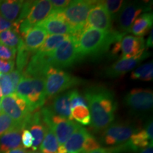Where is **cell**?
I'll list each match as a JSON object with an SVG mask.
<instances>
[{
    "label": "cell",
    "instance_id": "obj_40",
    "mask_svg": "<svg viewBox=\"0 0 153 153\" xmlns=\"http://www.w3.org/2000/svg\"><path fill=\"white\" fill-rule=\"evenodd\" d=\"M14 61L4 60L0 59V73L9 74L14 70Z\"/></svg>",
    "mask_w": 153,
    "mask_h": 153
},
{
    "label": "cell",
    "instance_id": "obj_43",
    "mask_svg": "<svg viewBox=\"0 0 153 153\" xmlns=\"http://www.w3.org/2000/svg\"><path fill=\"white\" fill-rule=\"evenodd\" d=\"M89 153H119L117 147H114V148H99L97 150H95L94 151Z\"/></svg>",
    "mask_w": 153,
    "mask_h": 153
},
{
    "label": "cell",
    "instance_id": "obj_33",
    "mask_svg": "<svg viewBox=\"0 0 153 153\" xmlns=\"http://www.w3.org/2000/svg\"><path fill=\"white\" fill-rule=\"evenodd\" d=\"M100 2L104 5L105 9L109 14L112 21H114L116 19V17L119 14L125 1L121 0H106V1H100Z\"/></svg>",
    "mask_w": 153,
    "mask_h": 153
},
{
    "label": "cell",
    "instance_id": "obj_15",
    "mask_svg": "<svg viewBox=\"0 0 153 153\" xmlns=\"http://www.w3.org/2000/svg\"><path fill=\"white\" fill-rule=\"evenodd\" d=\"M51 53L37 51L32 55L27 66L23 72L24 77L45 79L47 70L50 67H51Z\"/></svg>",
    "mask_w": 153,
    "mask_h": 153
},
{
    "label": "cell",
    "instance_id": "obj_39",
    "mask_svg": "<svg viewBox=\"0 0 153 153\" xmlns=\"http://www.w3.org/2000/svg\"><path fill=\"white\" fill-rule=\"evenodd\" d=\"M33 143V138L28 129H24L22 133V144L24 148H30Z\"/></svg>",
    "mask_w": 153,
    "mask_h": 153
},
{
    "label": "cell",
    "instance_id": "obj_47",
    "mask_svg": "<svg viewBox=\"0 0 153 153\" xmlns=\"http://www.w3.org/2000/svg\"><path fill=\"white\" fill-rule=\"evenodd\" d=\"M4 153H28L27 151H26L25 149L23 148V147H21V148L14 149V150H11L9 151H7Z\"/></svg>",
    "mask_w": 153,
    "mask_h": 153
},
{
    "label": "cell",
    "instance_id": "obj_13",
    "mask_svg": "<svg viewBox=\"0 0 153 153\" xmlns=\"http://www.w3.org/2000/svg\"><path fill=\"white\" fill-rule=\"evenodd\" d=\"M112 27V19L109 14L100 1H98L88 14L84 30L95 28L103 31H110L113 30Z\"/></svg>",
    "mask_w": 153,
    "mask_h": 153
},
{
    "label": "cell",
    "instance_id": "obj_31",
    "mask_svg": "<svg viewBox=\"0 0 153 153\" xmlns=\"http://www.w3.org/2000/svg\"><path fill=\"white\" fill-rule=\"evenodd\" d=\"M16 51V70L23 73L33 54L26 48L24 42L21 44V45L17 48Z\"/></svg>",
    "mask_w": 153,
    "mask_h": 153
},
{
    "label": "cell",
    "instance_id": "obj_12",
    "mask_svg": "<svg viewBox=\"0 0 153 153\" xmlns=\"http://www.w3.org/2000/svg\"><path fill=\"white\" fill-rule=\"evenodd\" d=\"M125 104L132 111L146 113L152 110L153 93L150 89H133L124 97Z\"/></svg>",
    "mask_w": 153,
    "mask_h": 153
},
{
    "label": "cell",
    "instance_id": "obj_14",
    "mask_svg": "<svg viewBox=\"0 0 153 153\" xmlns=\"http://www.w3.org/2000/svg\"><path fill=\"white\" fill-rule=\"evenodd\" d=\"M43 28L51 35H72L73 30L67 22L63 11H53V12L37 24Z\"/></svg>",
    "mask_w": 153,
    "mask_h": 153
},
{
    "label": "cell",
    "instance_id": "obj_35",
    "mask_svg": "<svg viewBox=\"0 0 153 153\" xmlns=\"http://www.w3.org/2000/svg\"><path fill=\"white\" fill-rule=\"evenodd\" d=\"M99 148H100L99 143L94 137L89 134L84 142L82 153H89Z\"/></svg>",
    "mask_w": 153,
    "mask_h": 153
},
{
    "label": "cell",
    "instance_id": "obj_21",
    "mask_svg": "<svg viewBox=\"0 0 153 153\" xmlns=\"http://www.w3.org/2000/svg\"><path fill=\"white\" fill-rule=\"evenodd\" d=\"M48 33L38 25L32 27L23 36L24 45L31 53H35L41 48L47 37Z\"/></svg>",
    "mask_w": 153,
    "mask_h": 153
},
{
    "label": "cell",
    "instance_id": "obj_42",
    "mask_svg": "<svg viewBox=\"0 0 153 153\" xmlns=\"http://www.w3.org/2000/svg\"><path fill=\"white\" fill-rule=\"evenodd\" d=\"M9 76H10V79L12 82L13 87H14V90L16 89L17 85H19V83L20 82L21 80L22 79V78L24 77V74L22 72L19 71L18 70H14L13 71H11L10 73L9 74Z\"/></svg>",
    "mask_w": 153,
    "mask_h": 153
},
{
    "label": "cell",
    "instance_id": "obj_38",
    "mask_svg": "<svg viewBox=\"0 0 153 153\" xmlns=\"http://www.w3.org/2000/svg\"><path fill=\"white\" fill-rule=\"evenodd\" d=\"M19 24L16 22H11L0 16V33L7 30H15L19 33Z\"/></svg>",
    "mask_w": 153,
    "mask_h": 153
},
{
    "label": "cell",
    "instance_id": "obj_17",
    "mask_svg": "<svg viewBox=\"0 0 153 153\" xmlns=\"http://www.w3.org/2000/svg\"><path fill=\"white\" fill-rule=\"evenodd\" d=\"M24 129H28L33 136L32 150H37L43 140L48 129V126L44 123L40 111H36L30 114L25 124Z\"/></svg>",
    "mask_w": 153,
    "mask_h": 153
},
{
    "label": "cell",
    "instance_id": "obj_27",
    "mask_svg": "<svg viewBox=\"0 0 153 153\" xmlns=\"http://www.w3.org/2000/svg\"><path fill=\"white\" fill-rule=\"evenodd\" d=\"M71 35H50L47 36L43 43L38 51L45 53H51L57 48L63 41Z\"/></svg>",
    "mask_w": 153,
    "mask_h": 153
},
{
    "label": "cell",
    "instance_id": "obj_26",
    "mask_svg": "<svg viewBox=\"0 0 153 153\" xmlns=\"http://www.w3.org/2000/svg\"><path fill=\"white\" fill-rule=\"evenodd\" d=\"M58 142L53 130L48 127L46 133L39 149L42 153H57L59 148Z\"/></svg>",
    "mask_w": 153,
    "mask_h": 153
},
{
    "label": "cell",
    "instance_id": "obj_37",
    "mask_svg": "<svg viewBox=\"0 0 153 153\" xmlns=\"http://www.w3.org/2000/svg\"><path fill=\"white\" fill-rule=\"evenodd\" d=\"M87 106V103L85 97H82L76 89L72 90L71 97H70V106L71 108H74L76 106Z\"/></svg>",
    "mask_w": 153,
    "mask_h": 153
},
{
    "label": "cell",
    "instance_id": "obj_11",
    "mask_svg": "<svg viewBox=\"0 0 153 153\" xmlns=\"http://www.w3.org/2000/svg\"><path fill=\"white\" fill-rule=\"evenodd\" d=\"M53 7L48 0L34 1L28 16L19 25V33L23 37L28 30L46 19L53 12Z\"/></svg>",
    "mask_w": 153,
    "mask_h": 153
},
{
    "label": "cell",
    "instance_id": "obj_25",
    "mask_svg": "<svg viewBox=\"0 0 153 153\" xmlns=\"http://www.w3.org/2000/svg\"><path fill=\"white\" fill-rule=\"evenodd\" d=\"M152 22L153 15L152 13H143L135 19L129 33H133L134 36L143 37L152 28Z\"/></svg>",
    "mask_w": 153,
    "mask_h": 153
},
{
    "label": "cell",
    "instance_id": "obj_22",
    "mask_svg": "<svg viewBox=\"0 0 153 153\" xmlns=\"http://www.w3.org/2000/svg\"><path fill=\"white\" fill-rule=\"evenodd\" d=\"M23 130L21 128H16L0 137V153H4L22 147V133Z\"/></svg>",
    "mask_w": 153,
    "mask_h": 153
},
{
    "label": "cell",
    "instance_id": "obj_34",
    "mask_svg": "<svg viewBox=\"0 0 153 153\" xmlns=\"http://www.w3.org/2000/svg\"><path fill=\"white\" fill-rule=\"evenodd\" d=\"M12 82L9 74L0 73V93L1 97H7L14 92Z\"/></svg>",
    "mask_w": 153,
    "mask_h": 153
},
{
    "label": "cell",
    "instance_id": "obj_49",
    "mask_svg": "<svg viewBox=\"0 0 153 153\" xmlns=\"http://www.w3.org/2000/svg\"><path fill=\"white\" fill-rule=\"evenodd\" d=\"M1 93H0V104H1Z\"/></svg>",
    "mask_w": 153,
    "mask_h": 153
},
{
    "label": "cell",
    "instance_id": "obj_24",
    "mask_svg": "<svg viewBox=\"0 0 153 153\" xmlns=\"http://www.w3.org/2000/svg\"><path fill=\"white\" fill-rule=\"evenodd\" d=\"M24 1L22 0H4L0 1V16L11 22L18 19Z\"/></svg>",
    "mask_w": 153,
    "mask_h": 153
},
{
    "label": "cell",
    "instance_id": "obj_36",
    "mask_svg": "<svg viewBox=\"0 0 153 153\" xmlns=\"http://www.w3.org/2000/svg\"><path fill=\"white\" fill-rule=\"evenodd\" d=\"M16 51V49L8 47L0 43V59L1 60L14 61Z\"/></svg>",
    "mask_w": 153,
    "mask_h": 153
},
{
    "label": "cell",
    "instance_id": "obj_9",
    "mask_svg": "<svg viewBox=\"0 0 153 153\" xmlns=\"http://www.w3.org/2000/svg\"><path fill=\"white\" fill-rule=\"evenodd\" d=\"M150 4L140 1H125L116 17V22L119 32L129 33L132 25L137 17L143 13L150 11Z\"/></svg>",
    "mask_w": 153,
    "mask_h": 153
},
{
    "label": "cell",
    "instance_id": "obj_18",
    "mask_svg": "<svg viewBox=\"0 0 153 153\" xmlns=\"http://www.w3.org/2000/svg\"><path fill=\"white\" fill-rule=\"evenodd\" d=\"M145 48L143 37L124 36L120 41V52L123 59L140 57L145 53Z\"/></svg>",
    "mask_w": 153,
    "mask_h": 153
},
{
    "label": "cell",
    "instance_id": "obj_10",
    "mask_svg": "<svg viewBox=\"0 0 153 153\" xmlns=\"http://www.w3.org/2000/svg\"><path fill=\"white\" fill-rule=\"evenodd\" d=\"M138 131L135 126L128 123H111L104 130L101 141L108 146H116L125 143L133 134Z\"/></svg>",
    "mask_w": 153,
    "mask_h": 153
},
{
    "label": "cell",
    "instance_id": "obj_5",
    "mask_svg": "<svg viewBox=\"0 0 153 153\" xmlns=\"http://www.w3.org/2000/svg\"><path fill=\"white\" fill-rule=\"evenodd\" d=\"M98 1L74 0L63 10L67 22L73 30L72 36L79 38L87 23L88 14Z\"/></svg>",
    "mask_w": 153,
    "mask_h": 153
},
{
    "label": "cell",
    "instance_id": "obj_50",
    "mask_svg": "<svg viewBox=\"0 0 153 153\" xmlns=\"http://www.w3.org/2000/svg\"><path fill=\"white\" fill-rule=\"evenodd\" d=\"M1 108H0V113H1Z\"/></svg>",
    "mask_w": 153,
    "mask_h": 153
},
{
    "label": "cell",
    "instance_id": "obj_1",
    "mask_svg": "<svg viewBox=\"0 0 153 153\" xmlns=\"http://www.w3.org/2000/svg\"><path fill=\"white\" fill-rule=\"evenodd\" d=\"M85 99L89 106L94 130L104 131L115 119L117 102L114 93L106 87L92 86L85 90Z\"/></svg>",
    "mask_w": 153,
    "mask_h": 153
},
{
    "label": "cell",
    "instance_id": "obj_44",
    "mask_svg": "<svg viewBox=\"0 0 153 153\" xmlns=\"http://www.w3.org/2000/svg\"><path fill=\"white\" fill-rule=\"evenodd\" d=\"M121 41V40H120ZM120 41L116 42L114 43V47L111 51V55L114 57H116L118 55V53L120 52Z\"/></svg>",
    "mask_w": 153,
    "mask_h": 153
},
{
    "label": "cell",
    "instance_id": "obj_32",
    "mask_svg": "<svg viewBox=\"0 0 153 153\" xmlns=\"http://www.w3.org/2000/svg\"><path fill=\"white\" fill-rule=\"evenodd\" d=\"M16 128H21L24 129L22 126L19 125L12 118L5 114L4 113H0V137L7 132L14 130Z\"/></svg>",
    "mask_w": 153,
    "mask_h": 153
},
{
    "label": "cell",
    "instance_id": "obj_45",
    "mask_svg": "<svg viewBox=\"0 0 153 153\" xmlns=\"http://www.w3.org/2000/svg\"><path fill=\"white\" fill-rule=\"evenodd\" d=\"M152 34H153L152 30L151 29L150 36H149V37L148 38V40H147L146 43H145V47H148V48H152V45H153V36H152Z\"/></svg>",
    "mask_w": 153,
    "mask_h": 153
},
{
    "label": "cell",
    "instance_id": "obj_4",
    "mask_svg": "<svg viewBox=\"0 0 153 153\" xmlns=\"http://www.w3.org/2000/svg\"><path fill=\"white\" fill-rule=\"evenodd\" d=\"M84 80L72 76L61 69L50 67L45 76L46 97H53L70 88L83 83Z\"/></svg>",
    "mask_w": 153,
    "mask_h": 153
},
{
    "label": "cell",
    "instance_id": "obj_19",
    "mask_svg": "<svg viewBox=\"0 0 153 153\" xmlns=\"http://www.w3.org/2000/svg\"><path fill=\"white\" fill-rule=\"evenodd\" d=\"M150 53H145L138 58L120 59L114 62L112 65L106 68L104 71V76L108 78H116L123 76L128 72L131 71L135 67L143 62L145 59L149 57Z\"/></svg>",
    "mask_w": 153,
    "mask_h": 153
},
{
    "label": "cell",
    "instance_id": "obj_23",
    "mask_svg": "<svg viewBox=\"0 0 153 153\" xmlns=\"http://www.w3.org/2000/svg\"><path fill=\"white\" fill-rule=\"evenodd\" d=\"M89 135L87 130L80 126L63 145L66 152L82 153L84 142Z\"/></svg>",
    "mask_w": 153,
    "mask_h": 153
},
{
    "label": "cell",
    "instance_id": "obj_48",
    "mask_svg": "<svg viewBox=\"0 0 153 153\" xmlns=\"http://www.w3.org/2000/svg\"><path fill=\"white\" fill-rule=\"evenodd\" d=\"M28 153H42L41 152H40V151H30V152H28Z\"/></svg>",
    "mask_w": 153,
    "mask_h": 153
},
{
    "label": "cell",
    "instance_id": "obj_29",
    "mask_svg": "<svg viewBox=\"0 0 153 153\" xmlns=\"http://www.w3.org/2000/svg\"><path fill=\"white\" fill-rule=\"evenodd\" d=\"M71 116L72 120L84 126L91 124V116L89 108L87 106H76L71 108Z\"/></svg>",
    "mask_w": 153,
    "mask_h": 153
},
{
    "label": "cell",
    "instance_id": "obj_2",
    "mask_svg": "<svg viewBox=\"0 0 153 153\" xmlns=\"http://www.w3.org/2000/svg\"><path fill=\"white\" fill-rule=\"evenodd\" d=\"M125 33L117 30L103 31L95 28L84 30L78 38V50L82 59L86 57H98L105 54L111 45L119 41Z\"/></svg>",
    "mask_w": 153,
    "mask_h": 153
},
{
    "label": "cell",
    "instance_id": "obj_41",
    "mask_svg": "<svg viewBox=\"0 0 153 153\" xmlns=\"http://www.w3.org/2000/svg\"><path fill=\"white\" fill-rule=\"evenodd\" d=\"M51 5L53 7V11H63L70 4V0H51Z\"/></svg>",
    "mask_w": 153,
    "mask_h": 153
},
{
    "label": "cell",
    "instance_id": "obj_3",
    "mask_svg": "<svg viewBox=\"0 0 153 153\" xmlns=\"http://www.w3.org/2000/svg\"><path fill=\"white\" fill-rule=\"evenodd\" d=\"M16 94L27 103L30 112L43 107L46 100L45 79L23 77L15 89Z\"/></svg>",
    "mask_w": 153,
    "mask_h": 153
},
{
    "label": "cell",
    "instance_id": "obj_7",
    "mask_svg": "<svg viewBox=\"0 0 153 153\" xmlns=\"http://www.w3.org/2000/svg\"><path fill=\"white\" fill-rule=\"evenodd\" d=\"M78 39L71 35L51 53V66L61 69L70 68L82 60L78 50Z\"/></svg>",
    "mask_w": 153,
    "mask_h": 153
},
{
    "label": "cell",
    "instance_id": "obj_6",
    "mask_svg": "<svg viewBox=\"0 0 153 153\" xmlns=\"http://www.w3.org/2000/svg\"><path fill=\"white\" fill-rule=\"evenodd\" d=\"M44 123L53 130L57 137L59 145H63L80 125L74 120L53 114L48 107L40 110Z\"/></svg>",
    "mask_w": 153,
    "mask_h": 153
},
{
    "label": "cell",
    "instance_id": "obj_16",
    "mask_svg": "<svg viewBox=\"0 0 153 153\" xmlns=\"http://www.w3.org/2000/svg\"><path fill=\"white\" fill-rule=\"evenodd\" d=\"M153 123L152 120H149L145 128L137 131L131 135L128 140L123 144L118 145L120 152L123 151H137L146 148L153 141L152 137Z\"/></svg>",
    "mask_w": 153,
    "mask_h": 153
},
{
    "label": "cell",
    "instance_id": "obj_46",
    "mask_svg": "<svg viewBox=\"0 0 153 153\" xmlns=\"http://www.w3.org/2000/svg\"><path fill=\"white\" fill-rule=\"evenodd\" d=\"M139 153H153V143H151L146 148L140 150Z\"/></svg>",
    "mask_w": 153,
    "mask_h": 153
},
{
    "label": "cell",
    "instance_id": "obj_20",
    "mask_svg": "<svg viewBox=\"0 0 153 153\" xmlns=\"http://www.w3.org/2000/svg\"><path fill=\"white\" fill-rule=\"evenodd\" d=\"M72 90L61 93L55 96L52 100L51 106L48 108L53 114L63 118L73 120L71 116V106H70V97Z\"/></svg>",
    "mask_w": 153,
    "mask_h": 153
},
{
    "label": "cell",
    "instance_id": "obj_30",
    "mask_svg": "<svg viewBox=\"0 0 153 153\" xmlns=\"http://www.w3.org/2000/svg\"><path fill=\"white\" fill-rule=\"evenodd\" d=\"M132 79H140L142 81H150L153 78L152 61L145 63L137 68L131 74Z\"/></svg>",
    "mask_w": 153,
    "mask_h": 153
},
{
    "label": "cell",
    "instance_id": "obj_28",
    "mask_svg": "<svg viewBox=\"0 0 153 153\" xmlns=\"http://www.w3.org/2000/svg\"><path fill=\"white\" fill-rule=\"evenodd\" d=\"M23 42L22 37L15 30H7L0 33V43L8 47L17 50Z\"/></svg>",
    "mask_w": 153,
    "mask_h": 153
},
{
    "label": "cell",
    "instance_id": "obj_8",
    "mask_svg": "<svg viewBox=\"0 0 153 153\" xmlns=\"http://www.w3.org/2000/svg\"><path fill=\"white\" fill-rule=\"evenodd\" d=\"M0 108L1 112L4 113L25 128V124L31 112L24 99L16 93H13L1 99Z\"/></svg>",
    "mask_w": 153,
    "mask_h": 153
}]
</instances>
